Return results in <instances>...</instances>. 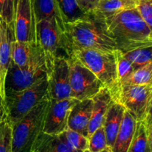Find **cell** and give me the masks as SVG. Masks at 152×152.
I'll return each mask as SVG.
<instances>
[{"mask_svg":"<svg viewBox=\"0 0 152 152\" xmlns=\"http://www.w3.org/2000/svg\"><path fill=\"white\" fill-rule=\"evenodd\" d=\"M65 55L78 49L114 52L117 49L114 39L107 33L102 21L90 13L78 20L65 24L62 34V49Z\"/></svg>","mask_w":152,"mask_h":152,"instance_id":"6da1fadb","label":"cell"},{"mask_svg":"<svg viewBox=\"0 0 152 152\" xmlns=\"http://www.w3.org/2000/svg\"><path fill=\"white\" fill-rule=\"evenodd\" d=\"M102 22L121 52L152 46V28L142 20L136 7L120 12Z\"/></svg>","mask_w":152,"mask_h":152,"instance_id":"7a4b0ae2","label":"cell"},{"mask_svg":"<svg viewBox=\"0 0 152 152\" xmlns=\"http://www.w3.org/2000/svg\"><path fill=\"white\" fill-rule=\"evenodd\" d=\"M68 56L77 58L83 65L94 74L104 86L111 92L113 100H115L120 89V84L117 78V62L114 52L78 49L71 52Z\"/></svg>","mask_w":152,"mask_h":152,"instance_id":"3957f363","label":"cell"},{"mask_svg":"<svg viewBox=\"0 0 152 152\" xmlns=\"http://www.w3.org/2000/svg\"><path fill=\"white\" fill-rule=\"evenodd\" d=\"M49 102L50 98L48 95L12 125V152H31L34 142L42 132Z\"/></svg>","mask_w":152,"mask_h":152,"instance_id":"277c9868","label":"cell"},{"mask_svg":"<svg viewBox=\"0 0 152 152\" xmlns=\"http://www.w3.org/2000/svg\"><path fill=\"white\" fill-rule=\"evenodd\" d=\"M48 95V77L19 92L5 93L6 114L11 125L19 122Z\"/></svg>","mask_w":152,"mask_h":152,"instance_id":"5b68a950","label":"cell"},{"mask_svg":"<svg viewBox=\"0 0 152 152\" xmlns=\"http://www.w3.org/2000/svg\"><path fill=\"white\" fill-rule=\"evenodd\" d=\"M48 77L44 57L40 48L25 67H18L10 61L4 80V95L29 88Z\"/></svg>","mask_w":152,"mask_h":152,"instance_id":"8992f818","label":"cell"},{"mask_svg":"<svg viewBox=\"0 0 152 152\" xmlns=\"http://www.w3.org/2000/svg\"><path fill=\"white\" fill-rule=\"evenodd\" d=\"M152 84L125 85L119 89L114 101L120 103L137 121L151 114Z\"/></svg>","mask_w":152,"mask_h":152,"instance_id":"52a82bcc","label":"cell"},{"mask_svg":"<svg viewBox=\"0 0 152 152\" xmlns=\"http://www.w3.org/2000/svg\"><path fill=\"white\" fill-rule=\"evenodd\" d=\"M67 58L69 63L71 97L78 101L92 99L105 87L104 85L77 58L73 56Z\"/></svg>","mask_w":152,"mask_h":152,"instance_id":"ba28073f","label":"cell"},{"mask_svg":"<svg viewBox=\"0 0 152 152\" xmlns=\"http://www.w3.org/2000/svg\"><path fill=\"white\" fill-rule=\"evenodd\" d=\"M37 44L44 57L47 76L53 68L58 51L62 49V31L56 19H44L36 24Z\"/></svg>","mask_w":152,"mask_h":152,"instance_id":"9c48e42d","label":"cell"},{"mask_svg":"<svg viewBox=\"0 0 152 152\" xmlns=\"http://www.w3.org/2000/svg\"><path fill=\"white\" fill-rule=\"evenodd\" d=\"M36 24L33 0H16L12 23L14 40L37 45Z\"/></svg>","mask_w":152,"mask_h":152,"instance_id":"30bf717a","label":"cell"},{"mask_svg":"<svg viewBox=\"0 0 152 152\" xmlns=\"http://www.w3.org/2000/svg\"><path fill=\"white\" fill-rule=\"evenodd\" d=\"M78 101L71 97L62 100H50L42 132L49 135H59L65 131L68 128L70 112Z\"/></svg>","mask_w":152,"mask_h":152,"instance_id":"8fae6325","label":"cell"},{"mask_svg":"<svg viewBox=\"0 0 152 152\" xmlns=\"http://www.w3.org/2000/svg\"><path fill=\"white\" fill-rule=\"evenodd\" d=\"M48 83L50 100L71 98L69 63L65 55L56 57L52 72L48 77Z\"/></svg>","mask_w":152,"mask_h":152,"instance_id":"7c38bea8","label":"cell"},{"mask_svg":"<svg viewBox=\"0 0 152 152\" xmlns=\"http://www.w3.org/2000/svg\"><path fill=\"white\" fill-rule=\"evenodd\" d=\"M93 99L79 101L71 109L68 120V128L88 138V128L91 116Z\"/></svg>","mask_w":152,"mask_h":152,"instance_id":"4fadbf2b","label":"cell"},{"mask_svg":"<svg viewBox=\"0 0 152 152\" xmlns=\"http://www.w3.org/2000/svg\"><path fill=\"white\" fill-rule=\"evenodd\" d=\"M93 108L88 128V138L99 127L102 126L106 112L114 100L107 88L101 89L93 98Z\"/></svg>","mask_w":152,"mask_h":152,"instance_id":"5bb4252c","label":"cell"},{"mask_svg":"<svg viewBox=\"0 0 152 152\" xmlns=\"http://www.w3.org/2000/svg\"><path fill=\"white\" fill-rule=\"evenodd\" d=\"M151 113L143 121H137L127 152H152Z\"/></svg>","mask_w":152,"mask_h":152,"instance_id":"9a60e30c","label":"cell"},{"mask_svg":"<svg viewBox=\"0 0 152 152\" xmlns=\"http://www.w3.org/2000/svg\"><path fill=\"white\" fill-rule=\"evenodd\" d=\"M125 111L126 109L122 104L113 101L105 116L102 126L106 136L107 146L111 149L115 142L116 137L123 121Z\"/></svg>","mask_w":152,"mask_h":152,"instance_id":"2e32d148","label":"cell"},{"mask_svg":"<svg viewBox=\"0 0 152 152\" xmlns=\"http://www.w3.org/2000/svg\"><path fill=\"white\" fill-rule=\"evenodd\" d=\"M138 0H99L89 13L95 19L103 21L125 10L134 8Z\"/></svg>","mask_w":152,"mask_h":152,"instance_id":"e0dca14e","label":"cell"},{"mask_svg":"<svg viewBox=\"0 0 152 152\" xmlns=\"http://www.w3.org/2000/svg\"><path fill=\"white\" fill-rule=\"evenodd\" d=\"M13 38L12 25L3 21L0 36V82L4 89V80L11 61V40Z\"/></svg>","mask_w":152,"mask_h":152,"instance_id":"ac0fdd59","label":"cell"},{"mask_svg":"<svg viewBox=\"0 0 152 152\" xmlns=\"http://www.w3.org/2000/svg\"><path fill=\"white\" fill-rule=\"evenodd\" d=\"M137 120L127 110L125 111L123 121L116 137L115 142L112 148L114 152H127L131 144Z\"/></svg>","mask_w":152,"mask_h":152,"instance_id":"d6986e66","label":"cell"},{"mask_svg":"<svg viewBox=\"0 0 152 152\" xmlns=\"http://www.w3.org/2000/svg\"><path fill=\"white\" fill-rule=\"evenodd\" d=\"M36 22L44 19H56L62 33L65 23L63 20L56 0H33Z\"/></svg>","mask_w":152,"mask_h":152,"instance_id":"ffe728a7","label":"cell"},{"mask_svg":"<svg viewBox=\"0 0 152 152\" xmlns=\"http://www.w3.org/2000/svg\"><path fill=\"white\" fill-rule=\"evenodd\" d=\"M31 152H78L74 151L62 141L58 135L41 132L34 142Z\"/></svg>","mask_w":152,"mask_h":152,"instance_id":"44dd1931","label":"cell"},{"mask_svg":"<svg viewBox=\"0 0 152 152\" xmlns=\"http://www.w3.org/2000/svg\"><path fill=\"white\" fill-rule=\"evenodd\" d=\"M11 61L18 67H25L34 56L39 47L38 45H31L11 40Z\"/></svg>","mask_w":152,"mask_h":152,"instance_id":"7402d4cb","label":"cell"},{"mask_svg":"<svg viewBox=\"0 0 152 152\" xmlns=\"http://www.w3.org/2000/svg\"><path fill=\"white\" fill-rule=\"evenodd\" d=\"M65 23L86 17L88 13L83 11L76 0H56Z\"/></svg>","mask_w":152,"mask_h":152,"instance_id":"603a6c76","label":"cell"},{"mask_svg":"<svg viewBox=\"0 0 152 152\" xmlns=\"http://www.w3.org/2000/svg\"><path fill=\"white\" fill-rule=\"evenodd\" d=\"M58 136L69 148L74 151L84 152L88 150V139L77 131L67 128Z\"/></svg>","mask_w":152,"mask_h":152,"instance_id":"cb8c5ba5","label":"cell"},{"mask_svg":"<svg viewBox=\"0 0 152 152\" xmlns=\"http://www.w3.org/2000/svg\"><path fill=\"white\" fill-rule=\"evenodd\" d=\"M152 46L139 48L129 52H123L124 56L130 61L135 69L152 62Z\"/></svg>","mask_w":152,"mask_h":152,"instance_id":"d4e9b609","label":"cell"},{"mask_svg":"<svg viewBox=\"0 0 152 152\" xmlns=\"http://www.w3.org/2000/svg\"><path fill=\"white\" fill-rule=\"evenodd\" d=\"M152 62L137 69L121 85H146L152 84Z\"/></svg>","mask_w":152,"mask_h":152,"instance_id":"484cf974","label":"cell"},{"mask_svg":"<svg viewBox=\"0 0 152 152\" xmlns=\"http://www.w3.org/2000/svg\"><path fill=\"white\" fill-rule=\"evenodd\" d=\"M117 62V78L120 87L135 70L132 63L124 56L123 52L117 49L114 51Z\"/></svg>","mask_w":152,"mask_h":152,"instance_id":"4316f807","label":"cell"},{"mask_svg":"<svg viewBox=\"0 0 152 152\" xmlns=\"http://www.w3.org/2000/svg\"><path fill=\"white\" fill-rule=\"evenodd\" d=\"M0 152H12V125L7 116L0 122Z\"/></svg>","mask_w":152,"mask_h":152,"instance_id":"83f0119b","label":"cell"},{"mask_svg":"<svg viewBox=\"0 0 152 152\" xmlns=\"http://www.w3.org/2000/svg\"><path fill=\"white\" fill-rule=\"evenodd\" d=\"M88 150L90 152H99L106 148L107 140L103 126L99 127L88 137Z\"/></svg>","mask_w":152,"mask_h":152,"instance_id":"f1b7e54d","label":"cell"},{"mask_svg":"<svg viewBox=\"0 0 152 152\" xmlns=\"http://www.w3.org/2000/svg\"><path fill=\"white\" fill-rule=\"evenodd\" d=\"M16 2V0H0V17L8 25L13 23Z\"/></svg>","mask_w":152,"mask_h":152,"instance_id":"f546056e","label":"cell"},{"mask_svg":"<svg viewBox=\"0 0 152 152\" xmlns=\"http://www.w3.org/2000/svg\"><path fill=\"white\" fill-rule=\"evenodd\" d=\"M136 8L142 20L152 28V0H138Z\"/></svg>","mask_w":152,"mask_h":152,"instance_id":"4dcf8cb0","label":"cell"},{"mask_svg":"<svg viewBox=\"0 0 152 152\" xmlns=\"http://www.w3.org/2000/svg\"><path fill=\"white\" fill-rule=\"evenodd\" d=\"M76 1L83 11L86 12V13H89L96 7L99 0H76Z\"/></svg>","mask_w":152,"mask_h":152,"instance_id":"1f68e13d","label":"cell"},{"mask_svg":"<svg viewBox=\"0 0 152 152\" xmlns=\"http://www.w3.org/2000/svg\"><path fill=\"white\" fill-rule=\"evenodd\" d=\"M6 116H7V114H6L4 98L0 95V122H1L4 118H5Z\"/></svg>","mask_w":152,"mask_h":152,"instance_id":"d6a6232c","label":"cell"},{"mask_svg":"<svg viewBox=\"0 0 152 152\" xmlns=\"http://www.w3.org/2000/svg\"><path fill=\"white\" fill-rule=\"evenodd\" d=\"M84 152H90V151H89L88 150H86V151H85ZM99 152H114V151H113L112 149H111V148H110L107 147L106 148H105V149H104V150L101 151H99Z\"/></svg>","mask_w":152,"mask_h":152,"instance_id":"836d02e7","label":"cell"},{"mask_svg":"<svg viewBox=\"0 0 152 152\" xmlns=\"http://www.w3.org/2000/svg\"><path fill=\"white\" fill-rule=\"evenodd\" d=\"M3 20L1 17H0V36H1V25H2Z\"/></svg>","mask_w":152,"mask_h":152,"instance_id":"e575fe53","label":"cell"},{"mask_svg":"<svg viewBox=\"0 0 152 152\" xmlns=\"http://www.w3.org/2000/svg\"><path fill=\"white\" fill-rule=\"evenodd\" d=\"M0 83H1V82H0ZM1 87H2V86H1ZM2 89H3V88H2Z\"/></svg>","mask_w":152,"mask_h":152,"instance_id":"d590c367","label":"cell"}]
</instances>
